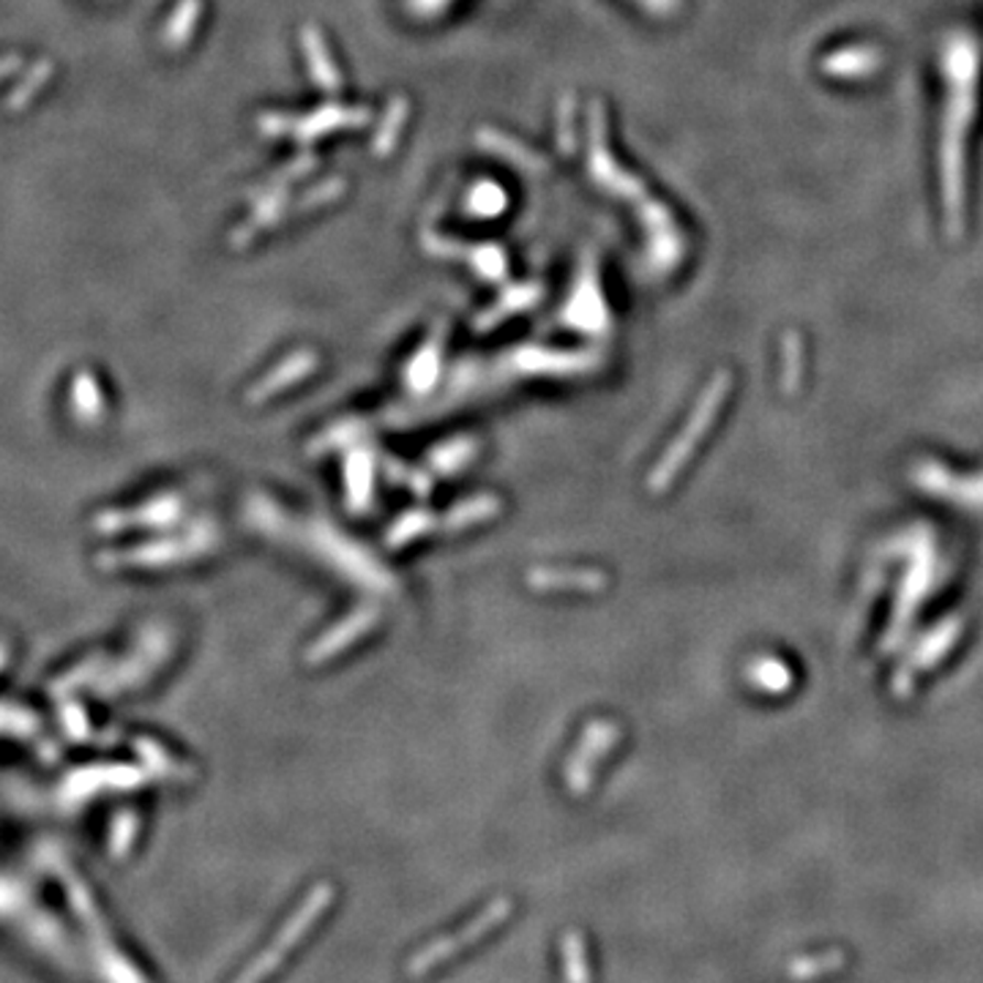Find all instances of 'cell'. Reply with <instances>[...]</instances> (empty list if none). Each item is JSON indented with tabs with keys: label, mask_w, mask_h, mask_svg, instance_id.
Returning <instances> with one entry per match:
<instances>
[{
	"label": "cell",
	"mask_w": 983,
	"mask_h": 983,
	"mask_svg": "<svg viewBox=\"0 0 983 983\" xmlns=\"http://www.w3.org/2000/svg\"><path fill=\"white\" fill-rule=\"evenodd\" d=\"M476 142H479L484 151H490L492 157L505 159V162L520 167V170H525V172L549 170V162H546L544 157H538L536 151L525 148L520 140H514V137L505 135V131L492 129V126H481L479 135H476Z\"/></svg>",
	"instance_id": "cell-6"
},
{
	"label": "cell",
	"mask_w": 983,
	"mask_h": 983,
	"mask_svg": "<svg viewBox=\"0 0 983 983\" xmlns=\"http://www.w3.org/2000/svg\"><path fill=\"white\" fill-rule=\"evenodd\" d=\"M464 257H468L470 268H473L476 274L484 276V279H490V281L505 279V274H509V257H505L503 246H498V244L468 246Z\"/></svg>",
	"instance_id": "cell-11"
},
{
	"label": "cell",
	"mask_w": 983,
	"mask_h": 983,
	"mask_svg": "<svg viewBox=\"0 0 983 983\" xmlns=\"http://www.w3.org/2000/svg\"><path fill=\"white\" fill-rule=\"evenodd\" d=\"M505 907H509V905H494L492 916H487L484 921H479V923H473V927H468V931H464V937H476V934H479V931H487L490 927H494V923L500 921V918H494V916H498L500 910H505ZM462 942L464 940H459V934H457V937H451V942H442V945L429 948V951H424L421 957H418V964H413L410 970H413V973H424V970H427V968H432L437 959H442V957H448V953L457 951V948L462 945Z\"/></svg>",
	"instance_id": "cell-13"
},
{
	"label": "cell",
	"mask_w": 983,
	"mask_h": 983,
	"mask_svg": "<svg viewBox=\"0 0 983 983\" xmlns=\"http://www.w3.org/2000/svg\"><path fill=\"white\" fill-rule=\"evenodd\" d=\"M200 14H203V0H181L164 28L167 47H172V50L183 47V44L192 39L194 28H197V22H200Z\"/></svg>",
	"instance_id": "cell-10"
},
{
	"label": "cell",
	"mask_w": 983,
	"mask_h": 983,
	"mask_svg": "<svg viewBox=\"0 0 983 983\" xmlns=\"http://www.w3.org/2000/svg\"><path fill=\"white\" fill-rule=\"evenodd\" d=\"M344 189H348V183H344L342 178H328V181H320L318 186L309 189L307 194H301V200L292 205V211H296V214H307V211L323 209V205L342 197Z\"/></svg>",
	"instance_id": "cell-14"
},
{
	"label": "cell",
	"mask_w": 983,
	"mask_h": 983,
	"mask_svg": "<svg viewBox=\"0 0 983 983\" xmlns=\"http://www.w3.org/2000/svg\"><path fill=\"white\" fill-rule=\"evenodd\" d=\"M407 115H410V101H407V96H394V99L388 101V107H385L375 137H372V153H375L377 159H388L391 153H394Z\"/></svg>",
	"instance_id": "cell-8"
},
{
	"label": "cell",
	"mask_w": 983,
	"mask_h": 983,
	"mask_svg": "<svg viewBox=\"0 0 983 983\" xmlns=\"http://www.w3.org/2000/svg\"><path fill=\"white\" fill-rule=\"evenodd\" d=\"M790 670L776 659H762L751 666V681L765 692H784L790 686Z\"/></svg>",
	"instance_id": "cell-15"
},
{
	"label": "cell",
	"mask_w": 983,
	"mask_h": 983,
	"mask_svg": "<svg viewBox=\"0 0 983 983\" xmlns=\"http://www.w3.org/2000/svg\"><path fill=\"white\" fill-rule=\"evenodd\" d=\"M574 146H577V137H574V96L566 94L560 96V105H557V148L563 151V157H571Z\"/></svg>",
	"instance_id": "cell-16"
},
{
	"label": "cell",
	"mask_w": 983,
	"mask_h": 983,
	"mask_svg": "<svg viewBox=\"0 0 983 983\" xmlns=\"http://www.w3.org/2000/svg\"><path fill=\"white\" fill-rule=\"evenodd\" d=\"M287 203H290V194H287V186H281V183H276L271 192L263 194V200H257L255 203V211H252L249 222L235 227L233 235H229L235 249H244V246H249L252 241H255L257 233H266V229H271L274 224H279L281 218H285Z\"/></svg>",
	"instance_id": "cell-5"
},
{
	"label": "cell",
	"mask_w": 983,
	"mask_h": 983,
	"mask_svg": "<svg viewBox=\"0 0 983 983\" xmlns=\"http://www.w3.org/2000/svg\"><path fill=\"white\" fill-rule=\"evenodd\" d=\"M372 120L366 107H342L323 105L312 115H285V113H263L257 118V129L266 137H296L298 142H312L318 137L331 135L336 129H359Z\"/></svg>",
	"instance_id": "cell-2"
},
{
	"label": "cell",
	"mask_w": 983,
	"mask_h": 983,
	"mask_svg": "<svg viewBox=\"0 0 983 983\" xmlns=\"http://www.w3.org/2000/svg\"><path fill=\"white\" fill-rule=\"evenodd\" d=\"M505 203H509V200H505V192L498 186V183L481 181L468 192V203H464V209H468V214L479 218H492L505 209Z\"/></svg>",
	"instance_id": "cell-12"
},
{
	"label": "cell",
	"mask_w": 983,
	"mask_h": 983,
	"mask_svg": "<svg viewBox=\"0 0 983 983\" xmlns=\"http://www.w3.org/2000/svg\"><path fill=\"white\" fill-rule=\"evenodd\" d=\"M640 222L645 224L648 233H664V229L672 227V214L664 203L659 200H640Z\"/></svg>",
	"instance_id": "cell-17"
},
{
	"label": "cell",
	"mask_w": 983,
	"mask_h": 983,
	"mask_svg": "<svg viewBox=\"0 0 983 983\" xmlns=\"http://www.w3.org/2000/svg\"><path fill=\"white\" fill-rule=\"evenodd\" d=\"M314 167H318V157H314V153H301V157L292 159V162L287 164L285 170H281L279 181H276V183L287 186V183L298 181V178H303V175H309V172H312Z\"/></svg>",
	"instance_id": "cell-18"
},
{
	"label": "cell",
	"mask_w": 983,
	"mask_h": 983,
	"mask_svg": "<svg viewBox=\"0 0 983 983\" xmlns=\"http://www.w3.org/2000/svg\"><path fill=\"white\" fill-rule=\"evenodd\" d=\"M588 170L601 189L618 194V197L631 200V203L648 197L645 183L618 167L612 153L607 151V115H603L601 101H590L588 107Z\"/></svg>",
	"instance_id": "cell-3"
},
{
	"label": "cell",
	"mask_w": 983,
	"mask_h": 983,
	"mask_svg": "<svg viewBox=\"0 0 983 983\" xmlns=\"http://www.w3.org/2000/svg\"><path fill=\"white\" fill-rule=\"evenodd\" d=\"M637 3H640L645 11H651V14L664 17V14H672V11H677L681 0H637Z\"/></svg>",
	"instance_id": "cell-20"
},
{
	"label": "cell",
	"mask_w": 983,
	"mask_h": 983,
	"mask_svg": "<svg viewBox=\"0 0 983 983\" xmlns=\"http://www.w3.org/2000/svg\"><path fill=\"white\" fill-rule=\"evenodd\" d=\"M298 42H301L303 57H307V66L309 74H312L314 85L331 96L339 94V90H342V74H339L336 61H333L331 50H328L323 31L309 22V25H303L301 31H298Z\"/></svg>",
	"instance_id": "cell-4"
},
{
	"label": "cell",
	"mask_w": 983,
	"mask_h": 983,
	"mask_svg": "<svg viewBox=\"0 0 983 983\" xmlns=\"http://www.w3.org/2000/svg\"><path fill=\"white\" fill-rule=\"evenodd\" d=\"M729 385H733V377H729L727 372H722V375L713 377L708 388H705L703 399H699L697 407H694L692 418H688V424L683 427V432L675 437V442L666 448L664 457H661V462L653 468V473H651V490L653 492H664L666 487L672 484V479H675V476L686 468V462L692 459L694 448L703 442L705 432H708V429L713 427V421H716V413L722 410V405L727 402Z\"/></svg>",
	"instance_id": "cell-1"
},
{
	"label": "cell",
	"mask_w": 983,
	"mask_h": 983,
	"mask_svg": "<svg viewBox=\"0 0 983 983\" xmlns=\"http://www.w3.org/2000/svg\"><path fill=\"white\" fill-rule=\"evenodd\" d=\"M784 350L787 353H790V366H784V385L787 388H795L798 385V375H801V372H798V359H801V348H798V339L795 336H790V348H787V342H784Z\"/></svg>",
	"instance_id": "cell-19"
},
{
	"label": "cell",
	"mask_w": 983,
	"mask_h": 983,
	"mask_svg": "<svg viewBox=\"0 0 983 983\" xmlns=\"http://www.w3.org/2000/svg\"><path fill=\"white\" fill-rule=\"evenodd\" d=\"M538 296H542V287L538 285H520V287H511V290H505L503 292V298H498V301L492 303V309L490 312H484L479 318V331H490L492 325H498L500 320H505V318H511V314L514 312H522V309H527L531 307V303H536L538 301Z\"/></svg>",
	"instance_id": "cell-9"
},
{
	"label": "cell",
	"mask_w": 983,
	"mask_h": 983,
	"mask_svg": "<svg viewBox=\"0 0 983 983\" xmlns=\"http://www.w3.org/2000/svg\"><path fill=\"white\" fill-rule=\"evenodd\" d=\"M314 366H318V355H314L312 350H301V353L290 355V359H287L285 364L276 366L271 375H268L266 381H263L255 391H252V394H255V396H252V399H266V396H271L274 391H279L281 385H285V388H287V385L303 381V377H307V375H312Z\"/></svg>",
	"instance_id": "cell-7"
},
{
	"label": "cell",
	"mask_w": 983,
	"mask_h": 983,
	"mask_svg": "<svg viewBox=\"0 0 983 983\" xmlns=\"http://www.w3.org/2000/svg\"><path fill=\"white\" fill-rule=\"evenodd\" d=\"M9 63H14V61H9ZM9 63H0V77H6V74H9V72H11V66H9Z\"/></svg>",
	"instance_id": "cell-21"
}]
</instances>
